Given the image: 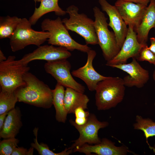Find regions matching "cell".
<instances>
[{
  "mask_svg": "<svg viewBox=\"0 0 155 155\" xmlns=\"http://www.w3.org/2000/svg\"><path fill=\"white\" fill-rule=\"evenodd\" d=\"M15 91L9 92L1 90L0 93V115L8 113L14 108L18 102Z\"/></svg>",
  "mask_w": 155,
  "mask_h": 155,
  "instance_id": "cell-25",
  "label": "cell"
},
{
  "mask_svg": "<svg viewBox=\"0 0 155 155\" xmlns=\"http://www.w3.org/2000/svg\"><path fill=\"white\" fill-rule=\"evenodd\" d=\"M21 18L7 16L0 18V38H10L17 28Z\"/></svg>",
  "mask_w": 155,
  "mask_h": 155,
  "instance_id": "cell-22",
  "label": "cell"
},
{
  "mask_svg": "<svg viewBox=\"0 0 155 155\" xmlns=\"http://www.w3.org/2000/svg\"><path fill=\"white\" fill-rule=\"evenodd\" d=\"M23 79L26 85L15 91L18 101L37 107L50 108L53 105L52 90L31 73H26Z\"/></svg>",
  "mask_w": 155,
  "mask_h": 155,
  "instance_id": "cell-1",
  "label": "cell"
},
{
  "mask_svg": "<svg viewBox=\"0 0 155 155\" xmlns=\"http://www.w3.org/2000/svg\"><path fill=\"white\" fill-rule=\"evenodd\" d=\"M153 79L155 82V69H154L153 74Z\"/></svg>",
  "mask_w": 155,
  "mask_h": 155,
  "instance_id": "cell-35",
  "label": "cell"
},
{
  "mask_svg": "<svg viewBox=\"0 0 155 155\" xmlns=\"http://www.w3.org/2000/svg\"><path fill=\"white\" fill-rule=\"evenodd\" d=\"M127 1H130L136 3L144 4L148 6V3H150V0H124Z\"/></svg>",
  "mask_w": 155,
  "mask_h": 155,
  "instance_id": "cell-33",
  "label": "cell"
},
{
  "mask_svg": "<svg viewBox=\"0 0 155 155\" xmlns=\"http://www.w3.org/2000/svg\"><path fill=\"white\" fill-rule=\"evenodd\" d=\"M88 118L76 117L75 122L79 125H82L85 124L87 122Z\"/></svg>",
  "mask_w": 155,
  "mask_h": 155,
  "instance_id": "cell-30",
  "label": "cell"
},
{
  "mask_svg": "<svg viewBox=\"0 0 155 155\" xmlns=\"http://www.w3.org/2000/svg\"><path fill=\"white\" fill-rule=\"evenodd\" d=\"M19 140L15 138L4 139L0 142V155H11L16 148L18 147Z\"/></svg>",
  "mask_w": 155,
  "mask_h": 155,
  "instance_id": "cell-26",
  "label": "cell"
},
{
  "mask_svg": "<svg viewBox=\"0 0 155 155\" xmlns=\"http://www.w3.org/2000/svg\"><path fill=\"white\" fill-rule=\"evenodd\" d=\"M150 40L151 44L148 48L155 55V38H150Z\"/></svg>",
  "mask_w": 155,
  "mask_h": 155,
  "instance_id": "cell-32",
  "label": "cell"
},
{
  "mask_svg": "<svg viewBox=\"0 0 155 155\" xmlns=\"http://www.w3.org/2000/svg\"><path fill=\"white\" fill-rule=\"evenodd\" d=\"M44 67L46 72L51 75L57 83L82 93L85 92V87L73 77L70 73L71 64L67 59L47 61Z\"/></svg>",
  "mask_w": 155,
  "mask_h": 155,
  "instance_id": "cell-9",
  "label": "cell"
},
{
  "mask_svg": "<svg viewBox=\"0 0 155 155\" xmlns=\"http://www.w3.org/2000/svg\"><path fill=\"white\" fill-rule=\"evenodd\" d=\"M132 59L130 63L115 65L111 67L120 69L128 74L123 79L125 86L140 88L148 80L149 73L141 66L135 57Z\"/></svg>",
  "mask_w": 155,
  "mask_h": 155,
  "instance_id": "cell-11",
  "label": "cell"
},
{
  "mask_svg": "<svg viewBox=\"0 0 155 155\" xmlns=\"http://www.w3.org/2000/svg\"><path fill=\"white\" fill-rule=\"evenodd\" d=\"M59 0H42L39 6L35 7L33 14L28 20L31 24H35L38 20L44 14L51 12H54L56 15L63 16L67 13L59 6Z\"/></svg>",
  "mask_w": 155,
  "mask_h": 155,
  "instance_id": "cell-20",
  "label": "cell"
},
{
  "mask_svg": "<svg viewBox=\"0 0 155 155\" xmlns=\"http://www.w3.org/2000/svg\"><path fill=\"white\" fill-rule=\"evenodd\" d=\"M71 55V53L65 47L45 45L38 46L33 52L25 55L18 61L22 64L28 65L29 62L34 60H42L49 61L67 59Z\"/></svg>",
  "mask_w": 155,
  "mask_h": 155,
  "instance_id": "cell-10",
  "label": "cell"
},
{
  "mask_svg": "<svg viewBox=\"0 0 155 155\" xmlns=\"http://www.w3.org/2000/svg\"><path fill=\"white\" fill-rule=\"evenodd\" d=\"M135 121L136 122L133 125L134 129L141 130L143 132L146 143L149 148L152 150L153 147L149 144L148 139L155 136V121L149 118H144L139 115L136 116Z\"/></svg>",
  "mask_w": 155,
  "mask_h": 155,
  "instance_id": "cell-23",
  "label": "cell"
},
{
  "mask_svg": "<svg viewBox=\"0 0 155 155\" xmlns=\"http://www.w3.org/2000/svg\"><path fill=\"white\" fill-rule=\"evenodd\" d=\"M129 151L126 146H117L114 142L106 138H102L98 144L93 145L86 143L73 150V152L82 153L86 155L92 153L98 155H125Z\"/></svg>",
  "mask_w": 155,
  "mask_h": 155,
  "instance_id": "cell-16",
  "label": "cell"
},
{
  "mask_svg": "<svg viewBox=\"0 0 155 155\" xmlns=\"http://www.w3.org/2000/svg\"><path fill=\"white\" fill-rule=\"evenodd\" d=\"M7 59L4 55L2 51L0 50V62L6 60Z\"/></svg>",
  "mask_w": 155,
  "mask_h": 155,
  "instance_id": "cell-34",
  "label": "cell"
},
{
  "mask_svg": "<svg viewBox=\"0 0 155 155\" xmlns=\"http://www.w3.org/2000/svg\"><path fill=\"white\" fill-rule=\"evenodd\" d=\"M29 20L21 19L17 28L10 38V45L13 52L22 50L30 45L39 46L47 40L50 34L48 31H38L31 28Z\"/></svg>",
  "mask_w": 155,
  "mask_h": 155,
  "instance_id": "cell-7",
  "label": "cell"
},
{
  "mask_svg": "<svg viewBox=\"0 0 155 155\" xmlns=\"http://www.w3.org/2000/svg\"><path fill=\"white\" fill-rule=\"evenodd\" d=\"M89 101L88 97L84 93L70 88H66L65 90L64 104L67 114L74 113L75 110L79 107L87 109Z\"/></svg>",
  "mask_w": 155,
  "mask_h": 155,
  "instance_id": "cell-19",
  "label": "cell"
},
{
  "mask_svg": "<svg viewBox=\"0 0 155 155\" xmlns=\"http://www.w3.org/2000/svg\"><path fill=\"white\" fill-rule=\"evenodd\" d=\"M42 0H34L35 2H40Z\"/></svg>",
  "mask_w": 155,
  "mask_h": 155,
  "instance_id": "cell-36",
  "label": "cell"
},
{
  "mask_svg": "<svg viewBox=\"0 0 155 155\" xmlns=\"http://www.w3.org/2000/svg\"><path fill=\"white\" fill-rule=\"evenodd\" d=\"M83 108L79 107L76 108L74 111V114L76 117L88 118L90 114L88 111H86Z\"/></svg>",
  "mask_w": 155,
  "mask_h": 155,
  "instance_id": "cell-29",
  "label": "cell"
},
{
  "mask_svg": "<svg viewBox=\"0 0 155 155\" xmlns=\"http://www.w3.org/2000/svg\"><path fill=\"white\" fill-rule=\"evenodd\" d=\"M155 28V0H150L140 24L134 28L138 42L146 44L150 30Z\"/></svg>",
  "mask_w": 155,
  "mask_h": 155,
  "instance_id": "cell-17",
  "label": "cell"
},
{
  "mask_svg": "<svg viewBox=\"0 0 155 155\" xmlns=\"http://www.w3.org/2000/svg\"><path fill=\"white\" fill-rule=\"evenodd\" d=\"M8 113L0 115V131L2 129Z\"/></svg>",
  "mask_w": 155,
  "mask_h": 155,
  "instance_id": "cell-31",
  "label": "cell"
},
{
  "mask_svg": "<svg viewBox=\"0 0 155 155\" xmlns=\"http://www.w3.org/2000/svg\"><path fill=\"white\" fill-rule=\"evenodd\" d=\"M34 148L31 147L28 150L23 147H17L14 150L11 155H33Z\"/></svg>",
  "mask_w": 155,
  "mask_h": 155,
  "instance_id": "cell-28",
  "label": "cell"
},
{
  "mask_svg": "<svg viewBox=\"0 0 155 155\" xmlns=\"http://www.w3.org/2000/svg\"><path fill=\"white\" fill-rule=\"evenodd\" d=\"M135 58L139 61H146L155 65V55L149 49L147 44L143 47Z\"/></svg>",
  "mask_w": 155,
  "mask_h": 155,
  "instance_id": "cell-27",
  "label": "cell"
},
{
  "mask_svg": "<svg viewBox=\"0 0 155 155\" xmlns=\"http://www.w3.org/2000/svg\"><path fill=\"white\" fill-rule=\"evenodd\" d=\"M115 5L127 25L134 28L140 24L148 6L124 0H117Z\"/></svg>",
  "mask_w": 155,
  "mask_h": 155,
  "instance_id": "cell-15",
  "label": "cell"
},
{
  "mask_svg": "<svg viewBox=\"0 0 155 155\" xmlns=\"http://www.w3.org/2000/svg\"><path fill=\"white\" fill-rule=\"evenodd\" d=\"M154 105L155 106V101L154 103Z\"/></svg>",
  "mask_w": 155,
  "mask_h": 155,
  "instance_id": "cell-37",
  "label": "cell"
},
{
  "mask_svg": "<svg viewBox=\"0 0 155 155\" xmlns=\"http://www.w3.org/2000/svg\"><path fill=\"white\" fill-rule=\"evenodd\" d=\"M41 28L42 31L50 34L47 40L49 44L64 47L71 51L77 50L87 53L91 49L87 44H82L73 39L59 17L55 20L44 19L41 23Z\"/></svg>",
  "mask_w": 155,
  "mask_h": 155,
  "instance_id": "cell-3",
  "label": "cell"
},
{
  "mask_svg": "<svg viewBox=\"0 0 155 155\" xmlns=\"http://www.w3.org/2000/svg\"><path fill=\"white\" fill-rule=\"evenodd\" d=\"M22 125L20 111L18 108H14L8 112L3 127L0 131V138L15 137Z\"/></svg>",
  "mask_w": 155,
  "mask_h": 155,
  "instance_id": "cell-18",
  "label": "cell"
},
{
  "mask_svg": "<svg viewBox=\"0 0 155 155\" xmlns=\"http://www.w3.org/2000/svg\"><path fill=\"white\" fill-rule=\"evenodd\" d=\"M64 87L57 83L55 89L52 90L53 103L56 111L55 118L58 122L63 123L66 122L67 114L64 106Z\"/></svg>",
  "mask_w": 155,
  "mask_h": 155,
  "instance_id": "cell-21",
  "label": "cell"
},
{
  "mask_svg": "<svg viewBox=\"0 0 155 155\" xmlns=\"http://www.w3.org/2000/svg\"><path fill=\"white\" fill-rule=\"evenodd\" d=\"M145 44L138 42L133 27L129 26L126 36L119 52L114 58L107 61L106 65L111 67L115 65L126 63L129 58H135Z\"/></svg>",
  "mask_w": 155,
  "mask_h": 155,
  "instance_id": "cell-12",
  "label": "cell"
},
{
  "mask_svg": "<svg viewBox=\"0 0 155 155\" xmlns=\"http://www.w3.org/2000/svg\"><path fill=\"white\" fill-rule=\"evenodd\" d=\"M69 122L79 133L78 138L73 141V143L69 147L73 150L86 143L95 144L100 143L101 140L98 136V131L100 129L107 127L109 125L107 121H99L93 114H90L87 122L83 125H78L72 119L70 120Z\"/></svg>",
  "mask_w": 155,
  "mask_h": 155,
  "instance_id": "cell-8",
  "label": "cell"
},
{
  "mask_svg": "<svg viewBox=\"0 0 155 155\" xmlns=\"http://www.w3.org/2000/svg\"><path fill=\"white\" fill-rule=\"evenodd\" d=\"M14 56H9L4 61L0 62V85L1 91L14 92L20 87L26 85L24 74L30 68L16 60Z\"/></svg>",
  "mask_w": 155,
  "mask_h": 155,
  "instance_id": "cell-6",
  "label": "cell"
},
{
  "mask_svg": "<svg viewBox=\"0 0 155 155\" xmlns=\"http://www.w3.org/2000/svg\"><path fill=\"white\" fill-rule=\"evenodd\" d=\"M38 128L35 127L33 131L35 138L34 139V142L31 144V146L36 149L38 154L40 155H68L73 152V150L66 148L63 151L59 153H55L51 150L48 145L43 143L39 144L37 140Z\"/></svg>",
  "mask_w": 155,
  "mask_h": 155,
  "instance_id": "cell-24",
  "label": "cell"
},
{
  "mask_svg": "<svg viewBox=\"0 0 155 155\" xmlns=\"http://www.w3.org/2000/svg\"><path fill=\"white\" fill-rule=\"evenodd\" d=\"M103 11L109 18L108 24L113 30L117 44L121 49L127 34L128 28L115 5L109 3L106 0H98Z\"/></svg>",
  "mask_w": 155,
  "mask_h": 155,
  "instance_id": "cell-13",
  "label": "cell"
},
{
  "mask_svg": "<svg viewBox=\"0 0 155 155\" xmlns=\"http://www.w3.org/2000/svg\"><path fill=\"white\" fill-rule=\"evenodd\" d=\"M95 18L94 26L98 40V44L102 51L105 60L107 61L114 58L119 52L115 34L108 28L107 18L96 6L93 8Z\"/></svg>",
  "mask_w": 155,
  "mask_h": 155,
  "instance_id": "cell-5",
  "label": "cell"
},
{
  "mask_svg": "<svg viewBox=\"0 0 155 155\" xmlns=\"http://www.w3.org/2000/svg\"><path fill=\"white\" fill-rule=\"evenodd\" d=\"M125 86L123 79L118 77H109L99 82L95 90L98 110H108L121 102L125 95Z\"/></svg>",
  "mask_w": 155,
  "mask_h": 155,
  "instance_id": "cell-2",
  "label": "cell"
},
{
  "mask_svg": "<svg viewBox=\"0 0 155 155\" xmlns=\"http://www.w3.org/2000/svg\"><path fill=\"white\" fill-rule=\"evenodd\" d=\"M155 29V28H154Z\"/></svg>",
  "mask_w": 155,
  "mask_h": 155,
  "instance_id": "cell-38",
  "label": "cell"
},
{
  "mask_svg": "<svg viewBox=\"0 0 155 155\" xmlns=\"http://www.w3.org/2000/svg\"><path fill=\"white\" fill-rule=\"evenodd\" d=\"M87 59L86 64L83 67L73 70V76L79 78L86 84L90 91H95L98 83L108 78L100 75L94 69L92 65L93 60L96 54V52L91 49L87 53Z\"/></svg>",
  "mask_w": 155,
  "mask_h": 155,
  "instance_id": "cell-14",
  "label": "cell"
},
{
  "mask_svg": "<svg viewBox=\"0 0 155 155\" xmlns=\"http://www.w3.org/2000/svg\"><path fill=\"white\" fill-rule=\"evenodd\" d=\"M79 9L72 5L66 9L69 18L62 20L67 29L74 32L82 37L86 44H98V40L94 26V21L84 13H79Z\"/></svg>",
  "mask_w": 155,
  "mask_h": 155,
  "instance_id": "cell-4",
  "label": "cell"
}]
</instances>
